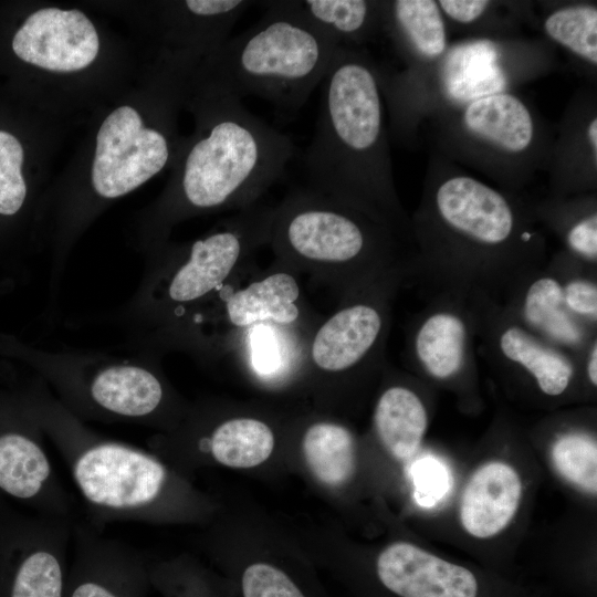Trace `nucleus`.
<instances>
[{
    "instance_id": "nucleus-1",
    "label": "nucleus",
    "mask_w": 597,
    "mask_h": 597,
    "mask_svg": "<svg viewBox=\"0 0 597 597\" xmlns=\"http://www.w3.org/2000/svg\"><path fill=\"white\" fill-rule=\"evenodd\" d=\"M411 277L433 294L503 304L548 262L531 200L488 184L431 151L410 216Z\"/></svg>"
},
{
    "instance_id": "nucleus-2",
    "label": "nucleus",
    "mask_w": 597,
    "mask_h": 597,
    "mask_svg": "<svg viewBox=\"0 0 597 597\" xmlns=\"http://www.w3.org/2000/svg\"><path fill=\"white\" fill-rule=\"evenodd\" d=\"M320 86L304 154L307 188L365 212L412 249L410 216L394 179L379 64L364 48L337 46Z\"/></svg>"
},
{
    "instance_id": "nucleus-3",
    "label": "nucleus",
    "mask_w": 597,
    "mask_h": 597,
    "mask_svg": "<svg viewBox=\"0 0 597 597\" xmlns=\"http://www.w3.org/2000/svg\"><path fill=\"white\" fill-rule=\"evenodd\" d=\"M27 408L66 464L95 528L195 522L209 513V503L179 470L150 450L97 433L41 378Z\"/></svg>"
},
{
    "instance_id": "nucleus-4",
    "label": "nucleus",
    "mask_w": 597,
    "mask_h": 597,
    "mask_svg": "<svg viewBox=\"0 0 597 597\" xmlns=\"http://www.w3.org/2000/svg\"><path fill=\"white\" fill-rule=\"evenodd\" d=\"M274 261L334 291L338 301L411 277L412 249L386 224L307 187L272 208Z\"/></svg>"
},
{
    "instance_id": "nucleus-5",
    "label": "nucleus",
    "mask_w": 597,
    "mask_h": 597,
    "mask_svg": "<svg viewBox=\"0 0 597 597\" xmlns=\"http://www.w3.org/2000/svg\"><path fill=\"white\" fill-rule=\"evenodd\" d=\"M208 93L205 133L186 154L177 195L163 209V228L192 213L254 206L294 156L292 139L249 112L219 81Z\"/></svg>"
},
{
    "instance_id": "nucleus-6",
    "label": "nucleus",
    "mask_w": 597,
    "mask_h": 597,
    "mask_svg": "<svg viewBox=\"0 0 597 597\" xmlns=\"http://www.w3.org/2000/svg\"><path fill=\"white\" fill-rule=\"evenodd\" d=\"M272 208L260 201L235 211L189 244L161 250L147 263L129 300L101 315L100 321L123 328L132 337L186 315L268 245Z\"/></svg>"
},
{
    "instance_id": "nucleus-7",
    "label": "nucleus",
    "mask_w": 597,
    "mask_h": 597,
    "mask_svg": "<svg viewBox=\"0 0 597 597\" xmlns=\"http://www.w3.org/2000/svg\"><path fill=\"white\" fill-rule=\"evenodd\" d=\"M55 398L76 418L174 430L189 405L169 383L161 357L77 348L24 350Z\"/></svg>"
},
{
    "instance_id": "nucleus-8",
    "label": "nucleus",
    "mask_w": 597,
    "mask_h": 597,
    "mask_svg": "<svg viewBox=\"0 0 597 597\" xmlns=\"http://www.w3.org/2000/svg\"><path fill=\"white\" fill-rule=\"evenodd\" d=\"M426 119L431 151L501 189L521 195L546 172L555 133L521 95L494 91L438 104Z\"/></svg>"
},
{
    "instance_id": "nucleus-9",
    "label": "nucleus",
    "mask_w": 597,
    "mask_h": 597,
    "mask_svg": "<svg viewBox=\"0 0 597 597\" xmlns=\"http://www.w3.org/2000/svg\"><path fill=\"white\" fill-rule=\"evenodd\" d=\"M322 318L307 306L295 272L274 260L260 270L252 261L202 304L132 337L130 346L160 357L182 353L210 367L221 363L232 342L252 326L272 323L312 333Z\"/></svg>"
},
{
    "instance_id": "nucleus-10",
    "label": "nucleus",
    "mask_w": 597,
    "mask_h": 597,
    "mask_svg": "<svg viewBox=\"0 0 597 597\" xmlns=\"http://www.w3.org/2000/svg\"><path fill=\"white\" fill-rule=\"evenodd\" d=\"M250 28L214 54L217 81L241 100L256 96L296 113L320 86L337 44L313 24L297 1H268Z\"/></svg>"
},
{
    "instance_id": "nucleus-11",
    "label": "nucleus",
    "mask_w": 597,
    "mask_h": 597,
    "mask_svg": "<svg viewBox=\"0 0 597 597\" xmlns=\"http://www.w3.org/2000/svg\"><path fill=\"white\" fill-rule=\"evenodd\" d=\"M406 281L391 279L339 301L307 339L302 379L325 388L384 369L392 306Z\"/></svg>"
},
{
    "instance_id": "nucleus-12",
    "label": "nucleus",
    "mask_w": 597,
    "mask_h": 597,
    "mask_svg": "<svg viewBox=\"0 0 597 597\" xmlns=\"http://www.w3.org/2000/svg\"><path fill=\"white\" fill-rule=\"evenodd\" d=\"M478 333L475 298L432 294L409 325L406 360L432 380H460L475 371Z\"/></svg>"
},
{
    "instance_id": "nucleus-13",
    "label": "nucleus",
    "mask_w": 597,
    "mask_h": 597,
    "mask_svg": "<svg viewBox=\"0 0 597 597\" xmlns=\"http://www.w3.org/2000/svg\"><path fill=\"white\" fill-rule=\"evenodd\" d=\"M476 305L478 354L485 362L527 376L545 396L567 391L580 370V358L526 329L501 304L476 298Z\"/></svg>"
},
{
    "instance_id": "nucleus-14",
    "label": "nucleus",
    "mask_w": 597,
    "mask_h": 597,
    "mask_svg": "<svg viewBox=\"0 0 597 597\" xmlns=\"http://www.w3.org/2000/svg\"><path fill=\"white\" fill-rule=\"evenodd\" d=\"M170 149L164 133L144 126L129 106L112 112L96 137L92 186L104 199H115L136 189L168 163Z\"/></svg>"
},
{
    "instance_id": "nucleus-15",
    "label": "nucleus",
    "mask_w": 597,
    "mask_h": 597,
    "mask_svg": "<svg viewBox=\"0 0 597 597\" xmlns=\"http://www.w3.org/2000/svg\"><path fill=\"white\" fill-rule=\"evenodd\" d=\"M71 554L64 597H147L149 562L139 549L74 521Z\"/></svg>"
},
{
    "instance_id": "nucleus-16",
    "label": "nucleus",
    "mask_w": 597,
    "mask_h": 597,
    "mask_svg": "<svg viewBox=\"0 0 597 597\" xmlns=\"http://www.w3.org/2000/svg\"><path fill=\"white\" fill-rule=\"evenodd\" d=\"M548 196L597 192V94L593 86L575 92L557 125L546 168Z\"/></svg>"
},
{
    "instance_id": "nucleus-17",
    "label": "nucleus",
    "mask_w": 597,
    "mask_h": 597,
    "mask_svg": "<svg viewBox=\"0 0 597 597\" xmlns=\"http://www.w3.org/2000/svg\"><path fill=\"white\" fill-rule=\"evenodd\" d=\"M74 520L41 514L22 528L6 597H64Z\"/></svg>"
},
{
    "instance_id": "nucleus-18",
    "label": "nucleus",
    "mask_w": 597,
    "mask_h": 597,
    "mask_svg": "<svg viewBox=\"0 0 597 597\" xmlns=\"http://www.w3.org/2000/svg\"><path fill=\"white\" fill-rule=\"evenodd\" d=\"M12 49L30 64L54 72H74L95 60L100 40L83 12L45 8L25 20L12 40Z\"/></svg>"
},
{
    "instance_id": "nucleus-19",
    "label": "nucleus",
    "mask_w": 597,
    "mask_h": 597,
    "mask_svg": "<svg viewBox=\"0 0 597 597\" xmlns=\"http://www.w3.org/2000/svg\"><path fill=\"white\" fill-rule=\"evenodd\" d=\"M501 305L526 329L576 358H580L596 337V328L567 310L561 273L552 258Z\"/></svg>"
},
{
    "instance_id": "nucleus-20",
    "label": "nucleus",
    "mask_w": 597,
    "mask_h": 597,
    "mask_svg": "<svg viewBox=\"0 0 597 597\" xmlns=\"http://www.w3.org/2000/svg\"><path fill=\"white\" fill-rule=\"evenodd\" d=\"M375 575L395 597L479 596V582L471 570L407 542L392 543L379 553Z\"/></svg>"
},
{
    "instance_id": "nucleus-21",
    "label": "nucleus",
    "mask_w": 597,
    "mask_h": 597,
    "mask_svg": "<svg viewBox=\"0 0 597 597\" xmlns=\"http://www.w3.org/2000/svg\"><path fill=\"white\" fill-rule=\"evenodd\" d=\"M310 335L272 323L259 324L232 342L222 362H237L245 374L263 385L302 379Z\"/></svg>"
},
{
    "instance_id": "nucleus-22",
    "label": "nucleus",
    "mask_w": 597,
    "mask_h": 597,
    "mask_svg": "<svg viewBox=\"0 0 597 597\" xmlns=\"http://www.w3.org/2000/svg\"><path fill=\"white\" fill-rule=\"evenodd\" d=\"M522 483L509 464L494 461L470 478L461 499L460 519L474 537L494 536L506 527L519 507Z\"/></svg>"
},
{
    "instance_id": "nucleus-23",
    "label": "nucleus",
    "mask_w": 597,
    "mask_h": 597,
    "mask_svg": "<svg viewBox=\"0 0 597 597\" xmlns=\"http://www.w3.org/2000/svg\"><path fill=\"white\" fill-rule=\"evenodd\" d=\"M597 193V192H596ZM546 196L531 201L536 219L563 244V252L597 270V196Z\"/></svg>"
},
{
    "instance_id": "nucleus-24",
    "label": "nucleus",
    "mask_w": 597,
    "mask_h": 597,
    "mask_svg": "<svg viewBox=\"0 0 597 597\" xmlns=\"http://www.w3.org/2000/svg\"><path fill=\"white\" fill-rule=\"evenodd\" d=\"M373 423L384 448L394 458L408 460L420 448L428 427V413L413 389L404 384H391L376 401Z\"/></svg>"
},
{
    "instance_id": "nucleus-25",
    "label": "nucleus",
    "mask_w": 597,
    "mask_h": 597,
    "mask_svg": "<svg viewBox=\"0 0 597 597\" xmlns=\"http://www.w3.org/2000/svg\"><path fill=\"white\" fill-rule=\"evenodd\" d=\"M301 451L313 476L323 485L339 488L355 471V438L343 423L316 418L302 430Z\"/></svg>"
},
{
    "instance_id": "nucleus-26",
    "label": "nucleus",
    "mask_w": 597,
    "mask_h": 597,
    "mask_svg": "<svg viewBox=\"0 0 597 597\" xmlns=\"http://www.w3.org/2000/svg\"><path fill=\"white\" fill-rule=\"evenodd\" d=\"M297 6L337 46L364 48L383 33V1L302 0Z\"/></svg>"
},
{
    "instance_id": "nucleus-27",
    "label": "nucleus",
    "mask_w": 597,
    "mask_h": 597,
    "mask_svg": "<svg viewBox=\"0 0 597 597\" xmlns=\"http://www.w3.org/2000/svg\"><path fill=\"white\" fill-rule=\"evenodd\" d=\"M546 39L563 49L590 75L597 70V4L576 1L556 4L542 20Z\"/></svg>"
},
{
    "instance_id": "nucleus-28",
    "label": "nucleus",
    "mask_w": 597,
    "mask_h": 597,
    "mask_svg": "<svg viewBox=\"0 0 597 597\" xmlns=\"http://www.w3.org/2000/svg\"><path fill=\"white\" fill-rule=\"evenodd\" d=\"M149 580L163 597H229L231 583H223L188 556L149 562Z\"/></svg>"
},
{
    "instance_id": "nucleus-29",
    "label": "nucleus",
    "mask_w": 597,
    "mask_h": 597,
    "mask_svg": "<svg viewBox=\"0 0 597 597\" xmlns=\"http://www.w3.org/2000/svg\"><path fill=\"white\" fill-rule=\"evenodd\" d=\"M234 574L240 597H318L308 580L269 559L244 563Z\"/></svg>"
},
{
    "instance_id": "nucleus-30",
    "label": "nucleus",
    "mask_w": 597,
    "mask_h": 597,
    "mask_svg": "<svg viewBox=\"0 0 597 597\" xmlns=\"http://www.w3.org/2000/svg\"><path fill=\"white\" fill-rule=\"evenodd\" d=\"M557 472L572 484L593 495L597 491V442L583 431L561 433L551 448Z\"/></svg>"
},
{
    "instance_id": "nucleus-31",
    "label": "nucleus",
    "mask_w": 597,
    "mask_h": 597,
    "mask_svg": "<svg viewBox=\"0 0 597 597\" xmlns=\"http://www.w3.org/2000/svg\"><path fill=\"white\" fill-rule=\"evenodd\" d=\"M23 148L8 132L0 130V214L13 216L23 206L27 185L22 176Z\"/></svg>"
},
{
    "instance_id": "nucleus-32",
    "label": "nucleus",
    "mask_w": 597,
    "mask_h": 597,
    "mask_svg": "<svg viewBox=\"0 0 597 597\" xmlns=\"http://www.w3.org/2000/svg\"><path fill=\"white\" fill-rule=\"evenodd\" d=\"M438 6L446 19L455 28L469 31L501 32L504 24L514 28L515 21L503 20L501 9L505 2L489 0H439Z\"/></svg>"
},
{
    "instance_id": "nucleus-33",
    "label": "nucleus",
    "mask_w": 597,
    "mask_h": 597,
    "mask_svg": "<svg viewBox=\"0 0 597 597\" xmlns=\"http://www.w3.org/2000/svg\"><path fill=\"white\" fill-rule=\"evenodd\" d=\"M415 499L423 507L436 505L450 489V475L441 460L428 455L412 467Z\"/></svg>"
},
{
    "instance_id": "nucleus-34",
    "label": "nucleus",
    "mask_w": 597,
    "mask_h": 597,
    "mask_svg": "<svg viewBox=\"0 0 597 597\" xmlns=\"http://www.w3.org/2000/svg\"><path fill=\"white\" fill-rule=\"evenodd\" d=\"M580 369H583L588 383L597 386V337H595L579 359Z\"/></svg>"
}]
</instances>
